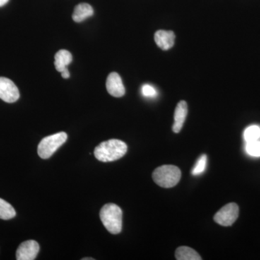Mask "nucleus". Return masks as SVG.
Here are the masks:
<instances>
[{
    "instance_id": "obj_1",
    "label": "nucleus",
    "mask_w": 260,
    "mask_h": 260,
    "mask_svg": "<svg viewBox=\"0 0 260 260\" xmlns=\"http://www.w3.org/2000/svg\"><path fill=\"white\" fill-rule=\"evenodd\" d=\"M127 152V145L121 140L112 139L103 142L94 150L95 158L102 162H112L122 158Z\"/></svg>"
},
{
    "instance_id": "obj_2",
    "label": "nucleus",
    "mask_w": 260,
    "mask_h": 260,
    "mask_svg": "<svg viewBox=\"0 0 260 260\" xmlns=\"http://www.w3.org/2000/svg\"><path fill=\"white\" fill-rule=\"evenodd\" d=\"M103 225L109 233L118 234L122 229V210L118 205L109 203L104 205L100 211Z\"/></svg>"
},
{
    "instance_id": "obj_3",
    "label": "nucleus",
    "mask_w": 260,
    "mask_h": 260,
    "mask_svg": "<svg viewBox=\"0 0 260 260\" xmlns=\"http://www.w3.org/2000/svg\"><path fill=\"white\" fill-rule=\"evenodd\" d=\"M155 184L164 188H172L177 185L181 179L180 169L176 166L164 165L157 168L153 173Z\"/></svg>"
},
{
    "instance_id": "obj_4",
    "label": "nucleus",
    "mask_w": 260,
    "mask_h": 260,
    "mask_svg": "<svg viewBox=\"0 0 260 260\" xmlns=\"http://www.w3.org/2000/svg\"><path fill=\"white\" fill-rule=\"evenodd\" d=\"M68 140V135L64 132L46 137L38 146V154L42 159L50 158Z\"/></svg>"
},
{
    "instance_id": "obj_5",
    "label": "nucleus",
    "mask_w": 260,
    "mask_h": 260,
    "mask_svg": "<svg viewBox=\"0 0 260 260\" xmlns=\"http://www.w3.org/2000/svg\"><path fill=\"white\" fill-rule=\"evenodd\" d=\"M239 208L236 203H229L214 215V220L222 226H231L239 217Z\"/></svg>"
},
{
    "instance_id": "obj_6",
    "label": "nucleus",
    "mask_w": 260,
    "mask_h": 260,
    "mask_svg": "<svg viewBox=\"0 0 260 260\" xmlns=\"http://www.w3.org/2000/svg\"><path fill=\"white\" fill-rule=\"evenodd\" d=\"M20 98L18 87L11 80L0 77V99L6 103L16 102Z\"/></svg>"
},
{
    "instance_id": "obj_7",
    "label": "nucleus",
    "mask_w": 260,
    "mask_h": 260,
    "mask_svg": "<svg viewBox=\"0 0 260 260\" xmlns=\"http://www.w3.org/2000/svg\"><path fill=\"white\" fill-rule=\"evenodd\" d=\"M40 250L39 243L34 240L25 241L22 243L16 251L18 260H34Z\"/></svg>"
},
{
    "instance_id": "obj_8",
    "label": "nucleus",
    "mask_w": 260,
    "mask_h": 260,
    "mask_svg": "<svg viewBox=\"0 0 260 260\" xmlns=\"http://www.w3.org/2000/svg\"><path fill=\"white\" fill-rule=\"evenodd\" d=\"M106 85L108 93L112 96L122 97L125 94V88L123 85L121 77L118 73H110L108 76Z\"/></svg>"
},
{
    "instance_id": "obj_9",
    "label": "nucleus",
    "mask_w": 260,
    "mask_h": 260,
    "mask_svg": "<svg viewBox=\"0 0 260 260\" xmlns=\"http://www.w3.org/2000/svg\"><path fill=\"white\" fill-rule=\"evenodd\" d=\"M154 39L155 44L162 50H169L174 47L175 34L172 30H159L155 32Z\"/></svg>"
},
{
    "instance_id": "obj_10",
    "label": "nucleus",
    "mask_w": 260,
    "mask_h": 260,
    "mask_svg": "<svg viewBox=\"0 0 260 260\" xmlns=\"http://www.w3.org/2000/svg\"><path fill=\"white\" fill-rule=\"evenodd\" d=\"M188 107L185 101H181L177 104L174 112V122L173 131L175 133H180L187 116Z\"/></svg>"
},
{
    "instance_id": "obj_11",
    "label": "nucleus",
    "mask_w": 260,
    "mask_h": 260,
    "mask_svg": "<svg viewBox=\"0 0 260 260\" xmlns=\"http://www.w3.org/2000/svg\"><path fill=\"white\" fill-rule=\"evenodd\" d=\"M93 15V8L87 3H81L75 7L73 19L76 23H81Z\"/></svg>"
},
{
    "instance_id": "obj_12",
    "label": "nucleus",
    "mask_w": 260,
    "mask_h": 260,
    "mask_svg": "<svg viewBox=\"0 0 260 260\" xmlns=\"http://www.w3.org/2000/svg\"><path fill=\"white\" fill-rule=\"evenodd\" d=\"M54 59H55L54 66L56 70L59 73H61L64 70L68 69V65L73 61V56L70 51L62 49L56 53Z\"/></svg>"
},
{
    "instance_id": "obj_13",
    "label": "nucleus",
    "mask_w": 260,
    "mask_h": 260,
    "mask_svg": "<svg viewBox=\"0 0 260 260\" xmlns=\"http://www.w3.org/2000/svg\"><path fill=\"white\" fill-rule=\"evenodd\" d=\"M176 259L178 260H201L202 257L194 249L188 246H180L175 252Z\"/></svg>"
},
{
    "instance_id": "obj_14",
    "label": "nucleus",
    "mask_w": 260,
    "mask_h": 260,
    "mask_svg": "<svg viewBox=\"0 0 260 260\" xmlns=\"http://www.w3.org/2000/svg\"><path fill=\"white\" fill-rule=\"evenodd\" d=\"M16 212L10 203L0 198V219L10 220L14 218Z\"/></svg>"
},
{
    "instance_id": "obj_15",
    "label": "nucleus",
    "mask_w": 260,
    "mask_h": 260,
    "mask_svg": "<svg viewBox=\"0 0 260 260\" xmlns=\"http://www.w3.org/2000/svg\"><path fill=\"white\" fill-rule=\"evenodd\" d=\"M244 138L246 143L259 140L260 138L259 126L252 125L246 128L244 133Z\"/></svg>"
},
{
    "instance_id": "obj_16",
    "label": "nucleus",
    "mask_w": 260,
    "mask_h": 260,
    "mask_svg": "<svg viewBox=\"0 0 260 260\" xmlns=\"http://www.w3.org/2000/svg\"><path fill=\"white\" fill-rule=\"evenodd\" d=\"M207 161H208V158L206 155H202L201 156L198 158V161L195 164L194 167H193L191 170V174L193 176H199L200 174H203L205 172L207 167Z\"/></svg>"
},
{
    "instance_id": "obj_17",
    "label": "nucleus",
    "mask_w": 260,
    "mask_h": 260,
    "mask_svg": "<svg viewBox=\"0 0 260 260\" xmlns=\"http://www.w3.org/2000/svg\"><path fill=\"white\" fill-rule=\"evenodd\" d=\"M246 150L249 155L252 156H260V141L259 140L255 141L248 142L246 143Z\"/></svg>"
},
{
    "instance_id": "obj_18",
    "label": "nucleus",
    "mask_w": 260,
    "mask_h": 260,
    "mask_svg": "<svg viewBox=\"0 0 260 260\" xmlns=\"http://www.w3.org/2000/svg\"><path fill=\"white\" fill-rule=\"evenodd\" d=\"M142 93L145 97L153 98L156 95L157 92L155 89L148 84H145L142 88Z\"/></svg>"
},
{
    "instance_id": "obj_19",
    "label": "nucleus",
    "mask_w": 260,
    "mask_h": 260,
    "mask_svg": "<svg viewBox=\"0 0 260 260\" xmlns=\"http://www.w3.org/2000/svg\"><path fill=\"white\" fill-rule=\"evenodd\" d=\"M61 77H62L63 78H64V79H68V78H70V75L68 69L64 70V71L61 72Z\"/></svg>"
},
{
    "instance_id": "obj_20",
    "label": "nucleus",
    "mask_w": 260,
    "mask_h": 260,
    "mask_svg": "<svg viewBox=\"0 0 260 260\" xmlns=\"http://www.w3.org/2000/svg\"><path fill=\"white\" fill-rule=\"evenodd\" d=\"M8 1H9V0H0V8L6 5L7 3H8Z\"/></svg>"
},
{
    "instance_id": "obj_21",
    "label": "nucleus",
    "mask_w": 260,
    "mask_h": 260,
    "mask_svg": "<svg viewBox=\"0 0 260 260\" xmlns=\"http://www.w3.org/2000/svg\"><path fill=\"white\" fill-rule=\"evenodd\" d=\"M83 260H94L93 258L90 257V258H83V259H82Z\"/></svg>"
}]
</instances>
